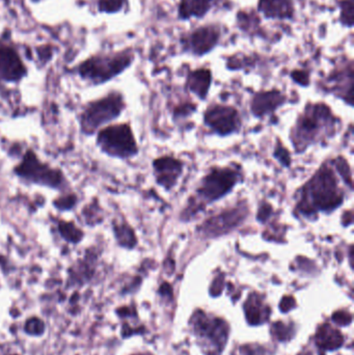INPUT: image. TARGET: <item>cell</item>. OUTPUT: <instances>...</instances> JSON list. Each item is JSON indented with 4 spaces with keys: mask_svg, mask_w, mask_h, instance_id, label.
Wrapping results in <instances>:
<instances>
[{
    "mask_svg": "<svg viewBox=\"0 0 354 355\" xmlns=\"http://www.w3.org/2000/svg\"><path fill=\"white\" fill-rule=\"evenodd\" d=\"M25 331L30 335H39L44 331V324L39 319H30L25 325Z\"/></svg>",
    "mask_w": 354,
    "mask_h": 355,
    "instance_id": "obj_24",
    "label": "cell"
},
{
    "mask_svg": "<svg viewBox=\"0 0 354 355\" xmlns=\"http://www.w3.org/2000/svg\"><path fill=\"white\" fill-rule=\"evenodd\" d=\"M205 122L218 135H230L239 127L238 112L228 106H214L206 112Z\"/></svg>",
    "mask_w": 354,
    "mask_h": 355,
    "instance_id": "obj_9",
    "label": "cell"
},
{
    "mask_svg": "<svg viewBox=\"0 0 354 355\" xmlns=\"http://www.w3.org/2000/svg\"><path fill=\"white\" fill-rule=\"evenodd\" d=\"M126 0H99L100 12H116L122 10Z\"/></svg>",
    "mask_w": 354,
    "mask_h": 355,
    "instance_id": "obj_23",
    "label": "cell"
},
{
    "mask_svg": "<svg viewBox=\"0 0 354 355\" xmlns=\"http://www.w3.org/2000/svg\"><path fill=\"white\" fill-rule=\"evenodd\" d=\"M339 6L341 10L340 22L344 26L351 28L354 23V0H342Z\"/></svg>",
    "mask_w": 354,
    "mask_h": 355,
    "instance_id": "obj_21",
    "label": "cell"
},
{
    "mask_svg": "<svg viewBox=\"0 0 354 355\" xmlns=\"http://www.w3.org/2000/svg\"><path fill=\"white\" fill-rule=\"evenodd\" d=\"M218 0H181L179 6V18L188 20L203 18Z\"/></svg>",
    "mask_w": 354,
    "mask_h": 355,
    "instance_id": "obj_15",
    "label": "cell"
},
{
    "mask_svg": "<svg viewBox=\"0 0 354 355\" xmlns=\"http://www.w3.org/2000/svg\"><path fill=\"white\" fill-rule=\"evenodd\" d=\"M236 182V173L230 170H214L204 179L199 192L206 200L212 202L226 196Z\"/></svg>",
    "mask_w": 354,
    "mask_h": 355,
    "instance_id": "obj_8",
    "label": "cell"
},
{
    "mask_svg": "<svg viewBox=\"0 0 354 355\" xmlns=\"http://www.w3.org/2000/svg\"><path fill=\"white\" fill-rule=\"evenodd\" d=\"M220 37V28L216 25L197 27L182 37L183 48L193 55L202 56L209 53L218 45Z\"/></svg>",
    "mask_w": 354,
    "mask_h": 355,
    "instance_id": "obj_6",
    "label": "cell"
},
{
    "mask_svg": "<svg viewBox=\"0 0 354 355\" xmlns=\"http://www.w3.org/2000/svg\"><path fill=\"white\" fill-rule=\"evenodd\" d=\"M292 78L299 85H309V75L305 71H294L292 73Z\"/></svg>",
    "mask_w": 354,
    "mask_h": 355,
    "instance_id": "obj_25",
    "label": "cell"
},
{
    "mask_svg": "<svg viewBox=\"0 0 354 355\" xmlns=\"http://www.w3.org/2000/svg\"><path fill=\"white\" fill-rule=\"evenodd\" d=\"M56 230L60 234V238L66 243L71 245H77L80 243L85 237V232L74 223V221L64 220V219H57L56 220Z\"/></svg>",
    "mask_w": 354,
    "mask_h": 355,
    "instance_id": "obj_17",
    "label": "cell"
},
{
    "mask_svg": "<svg viewBox=\"0 0 354 355\" xmlns=\"http://www.w3.org/2000/svg\"><path fill=\"white\" fill-rule=\"evenodd\" d=\"M26 75V68L20 56L12 48L0 47V78L8 83H17Z\"/></svg>",
    "mask_w": 354,
    "mask_h": 355,
    "instance_id": "obj_10",
    "label": "cell"
},
{
    "mask_svg": "<svg viewBox=\"0 0 354 355\" xmlns=\"http://www.w3.org/2000/svg\"><path fill=\"white\" fill-rule=\"evenodd\" d=\"M330 122V112L324 104L312 106L297 125V141L303 147V144L311 143L317 139L321 127Z\"/></svg>",
    "mask_w": 354,
    "mask_h": 355,
    "instance_id": "obj_7",
    "label": "cell"
},
{
    "mask_svg": "<svg viewBox=\"0 0 354 355\" xmlns=\"http://www.w3.org/2000/svg\"><path fill=\"white\" fill-rule=\"evenodd\" d=\"M317 342L321 348L336 349L339 346L342 345L343 338L338 331L328 325H324L318 333Z\"/></svg>",
    "mask_w": 354,
    "mask_h": 355,
    "instance_id": "obj_18",
    "label": "cell"
},
{
    "mask_svg": "<svg viewBox=\"0 0 354 355\" xmlns=\"http://www.w3.org/2000/svg\"><path fill=\"white\" fill-rule=\"evenodd\" d=\"M294 300H292L291 297H286L285 300H283L282 304H281V309H282L284 312H286V311L291 310V309L293 308V306H294Z\"/></svg>",
    "mask_w": 354,
    "mask_h": 355,
    "instance_id": "obj_28",
    "label": "cell"
},
{
    "mask_svg": "<svg viewBox=\"0 0 354 355\" xmlns=\"http://www.w3.org/2000/svg\"><path fill=\"white\" fill-rule=\"evenodd\" d=\"M245 216V212L239 209L222 213L204 223L202 231L210 237H216L222 234L228 233L229 231L240 225Z\"/></svg>",
    "mask_w": 354,
    "mask_h": 355,
    "instance_id": "obj_11",
    "label": "cell"
},
{
    "mask_svg": "<svg viewBox=\"0 0 354 355\" xmlns=\"http://www.w3.org/2000/svg\"><path fill=\"white\" fill-rule=\"evenodd\" d=\"M133 60L130 52H121L110 56H94L79 66L78 73L83 79L102 85L126 70Z\"/></svg>",
    "mask_w": 354,
    "mask_h": 355,
    "instance_id": "obj_4",
    "label": "cell"
},
{
    "mask_svg": "<svg viewBox=\"0 0 354 355\" xmlns=\"http://www.w3.org/2000/svg\"><path fill=\"white\" fill-rule=\"evenodd\" d=\"M14 174L27 184L68 191L69 182L60 168L42 162L30 149L24 152L20 162L14 168Z\"/></svg>",
    "mask_w": 354,
    "mask_h": 355,
    "instance_id": "obj_2",
    "label": "cell"
},
{
    "mask_svg": "<svg viewBox=\"0 0 354 355\" xmlns=\"http://www.w3.org/2000/svg\"><path fill=\"white\" fill-rule=\"evenodd\" d=\"M96 143L102 153L120 159L132 157L139 152L134 135L127 124L104 127L98 131Z\"/></svg>",
    "mask_w": 354,
    "mask_h": 355,
    "instance_id": "obj_5",
    "label": "cell"
},
{
    "mask_svg": "<svg viewBox=\"0 0 354 355\" xmlns=\"http://www.w3.org/2000/svg\"><path fill=\"white\" fill-rule=\"evenodd\" d=\"M211 72L207 69L193 71L189 73L187 87L201 99H205L211 85Z\"/></svg>",
    "mask_w": 354,
    "mask_h": 355,
    "instance_id": "obj_16",
    "label": "cell"
},
{
    "mask_svg": "<svg viewBox=\"0 0 354 355\" xmlns=\"http://www.w3.org/2000/svg\"><path fill=\"white\" fill-rule=\"evenodd\" d=\"M261 308L262 304L257 300H249V302L245 304L247 319L251 324H258L262 320Z\"/></svg>",
    "mask_w": 354,
    "mask_h": 355,
    "instance_id": "obj_22",
    "label": "cell"
},
{
    "mask_svg": "<svg viewBox=\"0 0 354 355\" xmlns=\"http://www.w3.org/2000/svg\"><path fill=\"white\" fill-rule=\"evenodd\" d=\"M334 320L340 323V324H348L351 321V317L348 316L347 314H340V313H339V314L335 315Z\"/></svg>",
    "mask_w": 354,
    "mask_h": 355,
    "instance_id": "obj_27",
    "label": "cell"
},
{
    "mask_svg": "<svg viewBox=\"0 0 354 355\" xmlns=\"http://www.w3.org/2000/svg\"><path fill=\"white\" fill-rule=\"evenodd\" d=\"M114 232L120 245L126 248H133L136 245V237H135L134 232L126 223H116Z\"/></svg>",
    "mask_w": 354,
    "mask_h": 355,
    "instance_id": "obj_19",
    "label": "cell"
},
{
    "mask_svg": "<svg viewBox=\"0 0 354 355\" xmlns=\"http://www.w3.org/2000/svg\"><path fill=\"white\" fill-rule=\"evenodd\" d=\"M342 200L343 196L334 173L324 168L306 186L301 210L306 214H312L316 211L333 210L341 205Z\"/></svg>",
    "mask_w": 354,
    "mask_h": 355,
    "instance_id": "obj_1",
    "label": "cell"
},
{
    "mask_svg": "<svg viewBox=\"0 0 354 355\" xmlns=\"http://www.w3.org/2000/svg\"><path fill=\"white\" fill-rule=\"evenodd\" d=\"M276 152H278V153H276V155L278 156V159H280L281 162H284L285 166H288L289 162H290V158H289V154L287 153L286 150L280 147L276 150Z\"/></svg>",
    "mask_w": 354,
    "mask_h": 355,
    "instance_id": "obj_26",
    "label": "cell"
},
{
    "mask_svg": "<svg viewBox=\"0 0 354 355\" xmlns=\"http://www.w3.org/2000/svg\"><path fill=\"white\" fill-rule=\"evenodd\" d=\"M258 10L267 19L287 20L295 14L293 0H259Z\"/></svg>",
    "mask_w": 354,
    "mask_h": 355,
    "instance_id": "obj_13",
    "label": "cell"
},
{
    "mask_svg": "<svg viewBox=\"0 0 354 355\" xmlns=\"http://www.w3.org/2000/svg\"><path fill=\"white\" fill-rule=\"evenodd\" d=\"M285 98L278 91L265 92L257 94L253 100V112L256 116H261L274 112L284 102Z\"/></svg>",
    "mask_w": 354,
    "mask_h": 355,
    "instance_id": "obj_14",
    "label": "cell"
},
{
    "mask_svg": "<svg viewBox=\"0 0 354 355\" xmlns=\"http://www.w3.org/2000/svg\"><path fill=\"white\" fill-rule=\"evenodd\" d=\"M124 107L123 96L116 92L89 102L79 114L81 132L87 137L97 135L98 131L118 118Z\"/></svg>",
    "mask_w": 354,
    "mask_h": 355,
    "instance_id": "obj_3",
    "label": "cell"
},
{
    "mask_svg": "<svg viewBox=\"0 0 354 355\" xmlns=\"http://www.w3.org/2000/svg\"><path fill=\"white\" fill-rule=\"evenodd\" d=\"M78 202V198L76 194L70 191L62 192V196L53 200V206L56 210L66 212V211L72 210L76 206Z\"/></svg>",
    "mask_w": 354,
    "mask_h": 355,
    "instance_id": "obj_20",
    "label": "cell"
},
{
    "mask_svg": "<svg viewBox=\"0 0 354 355\" xmlns=\"http://www.w3.org/2000/svg\"><path fill=\"white\" fill-rule=\"evenodd\" d=\"M157 182L166 189H170L178 181L182 173V164L170 157L161 158L154 162Z\"/></svg>",
    "mask_w": 354,
    "mask_h": 355,
    "instance_id": "obj_12",
    "label": "cell"
}]
</instances>
